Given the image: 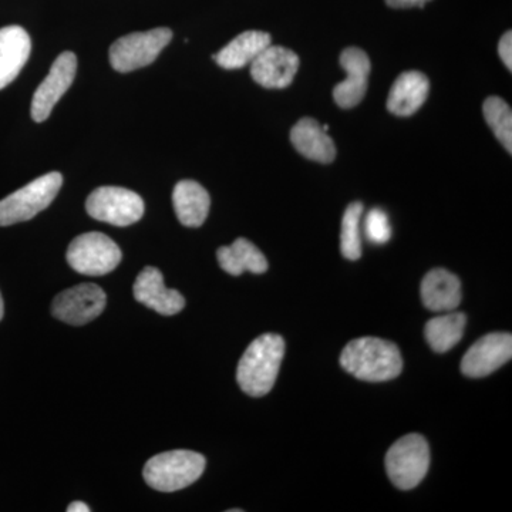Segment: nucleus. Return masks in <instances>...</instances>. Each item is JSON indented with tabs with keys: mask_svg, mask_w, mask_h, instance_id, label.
<instances>
[{
	"mask_svg": "<svg viewBox=\"0 0 512 512\" xmlns=\"http://www.w3.org/2000/svg\"><path fill=\"white\" fill-rule=\"evenodd\" d=\"M340 366L359 380L387 382L402 373V353L394 343L380 338L352 340L340 355Z\"/></svg>",
	"mask_w": 512,
	"mask_h": 512,
	"instance_id": "1",
	"label": "nucleus"
},
{
	"mask_svg": "<svg viewBox=\"0 0 512 512\" xmlns=\"http://www.w3.org/2000/svg\"><path fill=\"white\" fill-rule=\"evenodd\" d=\"M285 355V340L274 333L256 338L239 360L237 380L242 392L262 397L271 392Z\"/></svg>",
	"mask_w": 512,
	"mask_h": 512,
	"instance_id": "2",
	"label": "nucleus"
},
{
	"mask_svg": "<svg viewBox=\"0 0 512 512\" xmlns=\"http://www.w3.org/2000/svg\"><path fill=\"white\" fill-rule=\"evenodd\" d=\"M205 464V457L195 451H167L147 461L143 476L154 490L174 493L194 484L204 473Z\"/></svg>",
	"mask_w": 512,
	"mask_h": 512,
	"instance_id": "3",
	"label": "nucleus"
},
{
	"mask_svg": "<svg viewBox=\"0 0 512 512\" xmlns=\"http://www.w3.org/2000/svg\"><path fill=\"white\" fill-rule=\"evenodd\" d=\"M62 174L47 173L0 201V227L32 220L46 210L62 188Z\"/></svg>",
	"mask_w": 512,
	"mask_h": 512,
	"instance_id": "4",
	"label": "nucleus"
},
{
	"mask_svg": "<svg viewBox=\"0 0 512 512\" xmlns=\"http://www.w3.org/2000/svg\"><path fill=\"white\" fill-rule=\"evenodd\" d=\"M430 448L420 434H409L396 441L386 454V471L400 490H412L426 477Z\"/></svg>",
	"mask_w": 512,
	"mask_h": 512,
	"instance_id": "5",
	"label": "nucleus"
},
{
	"mask_svg": "<svg viewBox=\"0 0 512 512\" xmlns=\"http://www.w3.org/2000/svg\"><path fill=\"white\" fill-rule=\"evenodd\" d=\"M121 249L101 232H87L70 242L67 262L74 271L87 276H103L120 265Z\"/></svg>",
	"mask_w": 512,
	"mask_h": 512,
	"instance_id": "6",
	"label": "nucleus"
},
{
	"mask_svg": "<svg viewBox=\"0 0 512 512\" xmlns=\"http://www.w3.org/2000/svg\"><path fill=\"white\" fill-rule=\"evenodd\" d=\"M173 39L168 28L131 33L120 37L110 47V63L120 73L134 72L154 62Z\"/></svg>",
	"mask_w": 512,
	"mask_h": 512,
	"instance_id": "7",
	"label": "nucleus"
},
{
	"mask_svg": "<svg viewBox=\"0 0 512 512\" xmlns=\"http://www.w3.org/2000/svg\"><path fill=\"white\" fill-rule=\"evenodd\" d=\"M86 210L94 220L128 227L143 218L144 201L137 192L127 188L100 187L87 198Z\"/></svg>",
	"mask_w": 512,
	"mask_h": 512,
	"instance_id": "8",
	"label": "nucleus"
},
{
	"mask_svg": "<svg viewBox=\"0 0 512 512\" xmlns=\"http://www.w3.org/2000/svg\"><path fill=\"white\" fill-rule=\"evenodd\" d=\"M106 303V293L99 285L82 284L59 293L52 303V313L64 323L82 326L99 318Z\"/></svg>",
	"mask_w": 512,
	"mask_h": 512,
	"instance_id": "9",
	"label": "nucleus"
},
{
	"mask_svg": "<svg viewBox=\"0 0 512 512\" xmlns=\"http://www.w3.org/2000/svg\"><path fill=\"white\" fill-rule=\"evenodd\" d=\"M77 72V57L72 52H64L57 57L46 79L37 87L33 94L32 119L42 123L49 119L57 101L70 89Z\"/></svg>",
	"mask_w": 512,
	"mask_h": 512,
	"instance_id": "10",
	"label": "nucleus"
},
{
	"mask_svg": "<svg viewBox=\"0 0 512 512\" xmlns=\"http://www.w3.org/2000/svg\"><path fill=\"white\" fill-rule=\"evenodd\" d=\"M512 356L510 333H490L478 339L463 357L461 372L464 376L480 379L494 373Z\"/></svg>",
	"mask_w": 512,
	"mask_h": 512,
	"instance_id": "11",
	"label": "nucleus"
},
{
	"mask_svg": "<svg viewBox=\"0 0 512 512\" xmlns=\"http://www.w3.org/2000/svg\"><path fill=\"white\" fill-rule=\"evenodd\" d=\"M299 69V57L291 49L268 46L251 63V76L265 89H285L291 86Z\"/></svg>",
	"mask_w": 512,
	"mask_h": 512,
	"instance_id": "12",
	"label": "nucleus"
},
{
	"mask_svg": "<svg viewBox=\"0 0 512 512\" xmlns=\"http://www.w3.org/2000/svg\"><path fill=\"white\" fill-rule=\"evenodd\" d=\"M340 66L346 79L333 89V99L342 109H352L365 99L372 64L362 49L348 47L340 55Z\"/></svg>",
	"mask_w": 512,
	"mask_h": 512,
	"instance_id": "13",
	"label": "nucleus"
},
{
	"mask_svg": "<svg viewBox=\"0 0 512 512\" xmlns=\"http://www.w3.org/2000/svg\"><path fill=\"white\" fill-rule=\"evenodd\" d=\"M134 298L160 315L173 316L185 308V299L175 289L164 285V276L154 266H147L137 276L133 288Z\"/></svg>",
	"mask_w": 512,
	"mask_h": 512,
	"instance_id": "14",
	"label": "nucleus"
},
{
	"mask_svg": "<svg viewBox=\"0 0 512 512\" xmlns=\"http://www.w3.org/2000/svg\"><path fill=\"white\" fill-rule=\"evenodd\" d=\"M32 40L20 26L0 29V90L9 86L28 63Z\"/></svg>",
	"mask_w": 512,
	"mask_h": 512,
	"instance_id": "15",
	"label": "nucleus"
},
{
	"mask_svg": "<svg viewBox=\"0 0 512 512\" xmlns=\"http://www.w3.org/2000/svg\"><path fill=\"white\" fill-rule=\"evenodd\" d=\"M430 92V82L421 72H404L397 77L387 99V109L394 116L409 117L421 109Z\"/></svg>",
	"mask_w": 512,
	"mask_h": 512,
	"instance_id": "16",
	"label": "nucleus"
},
{
	"mask_svg": "<svg viewBox=\"0 0 512 512\" xmlns=\"http://www.w3.org/2000/svg\"><path fill=\"white\" fill-rule=\"evenodd\" d=\"M461 296L460 279L446 269H433L421 282V299L431 312L456 311Z\"/></svg>",
	"mask_w": 512,
	"mask_h": 512,
	"instance_id": "17",
	"label": "nucleus"
},
{
	"mask_svg": "<svg viewBox=\"0 0 512 512\" xmlns=\"http://www.w3.org/2000/svg\"><path fill=\"white\" fill-rule=\"evenodd\" d=\"M291 141L296 151L308 160L320 164H329L335 160V143L316 120L309 117L299 120L292 128Z\"/></svg>",
	"mask_w": 512,
	"mask_h": 512,
	"instance_id": "18",
	"label": "nucleus"
},
{
	"mask_svg": "<svg viewBox=\"0 0 512 512\" xmlns=\"http://www.w3.org/2000/svg\"><path fill=\"white\" fill-rule=\"evenodd\" d=\"M173 204L175 214L184 227L198 228L207 220L211 198L197 181L184 180L175 185Z\"/></svg>",
	"mask_w": 512,
	"mask_h": 512,
	"instance_id": "19",
	"label": "nucleus"
},
{
	"mask_svg": "<svg viewBox=\"0 0 512 512\" xmlns=\"http://www.w3.org/2000/svg\"><path fill=\"white\" fill-rule=\"evenodd\" d=\"M271 46V35L258 30L241 33L222 47L217 55H212L222 69L237 70L254 62L266 47Z\"/></svg>",
	"mask_w": 512,
	"mask_h": 512,
	"instance_id": "20",
	"label": "nucleus"
},
{
	"mask_svg": "<svg viewBox=\"0 0 512 512\" xmlns=\"http://www.w3.org/2000/svg\"><path fill=\"white\" fill-rule=\"evenodd\" d=\"M217 258L221 268L232 276H239L247 271L258 275L268 271L265 255L245 238H238L229 247L218 249Z\"/></svg>",
	"mask_w": 512,
	"mask_h": 512,
	"instance_id": "21",
	"label": "nucleus"
},
{
	"mask_svg": "<svg viewBox=\"0 0 512 512\" xmlns=\"http://www.w3.org/2000/svg\"><path fill=\"white\" fill-rule=\"evenodd\" d=\"M467 318L464 313L446 312L426 323V340L437 353H446L454 348L464 335Z\"/></svg>",
	"mask_w": 512,
	"mask_h": 512,
	"instance_id": "22",
	"label": "nucleus"
},
{
	"mask_svg": "<svg viewBox=\"0 0 512 512\" xmlns=\"http://www.w3.org/2000/svg\"><path fill=\"white\" fill-rule=\"evenodd\" d=\"M485 121L493 130L494 136L503 144L508 154L512 153V111L507 101L501 97H488L483 104Z\"/></svg>",
	"mask_w": 512,
	"mask_h": 512,
	"instance_id": "23",
	"label": "nucleus"
},
{
	"mask_svg": "<svg viewBox=\"0 0 512 512\" xmlns=\"http://www.w3.org/2000/svg\"><path fill=\"white\" fill-rule=\"evenodd\" d=\"M362 215V202H352L343 214L340 251L349 261H357L362 256V237H360Z\"/></svg>",
	"mask_w": 512,
	"mask_h": 512,
	"instance_id": "24",
	"label": "nucleus"
},
{
	"mask_svg": "<svg viewBox=\"0 0 512 512\" xmlns=\"http://www.w3.org/2000/svg\"><path fill=\"white\" fill-rule=\"evenodd\" d=\"M366 237L376 245H383L392 238V227L386 212L375 208L367 214L365 221Z\"/></svg>",
	"mask_w": 512,
	"mask_h": 512,
	"instance_id": "25",
	"label": "nucleus"
},
{
	"mask_svg": "<svg viewBox=\"0 0 512 512\" xmlns=\"http://www.w3.org/2000/svg\"><path fill=\"white\" fill-rule=\"evenodd\" d=\"M498 55H500L501 60H503L505 66L508 67V70H512V33H511V30H508V32L504 33V36L501 37L500 43H498Z\"/></svg>",
	"mask_w": 512,
	"mask_h": 512,
	"instance_id": "26",
	"label": "nucleus"
},
{
	"mask_svg": "<svg viewBox=\"0 0 512 512\" xmlns=\"http://www.w3.org/2000/svg\"><path fill=\"white\" fill-rule=\"evenodd\" d=\"M429 2L430 0H386L387 5L394 9L414 8V6L423 8Z\"/></svg>",
	"mask_w": 512,
	"mask_h": 512,
	"instance_id": "27",
	"label": "nucleus"
},
{
	"mask_svg": "<svg viewBox=\"0 0 512 512\" xmlns=\"http://www.w3.org/2000/svg\"><path fill=\"white\" fill-rule=\"evenodd\" d=\"M67 511L69 512H89V505L82 503V501H74V503L70 504L67 507Z\"/></svg>",
	"mask_w": 512,
	"mask_h": 512,
	"instance_id": "28",
	"label": "nucleus"
},
{
	"mask_svg": "<svg viewBox=\"0 0 512 512\" xmlns=\"http://www.w3.org/2000/svg\"><path fill=\"white\" fill-rule=\"evenodd\" d=\"M3 313H5V305H3L2 293H0V320L3 319Z\"/></svg>",
	"mask_w": 512,
	"mask_h": 512,
	"instance_id": "29",
	"label": "nucleus"
}]
</instances>
